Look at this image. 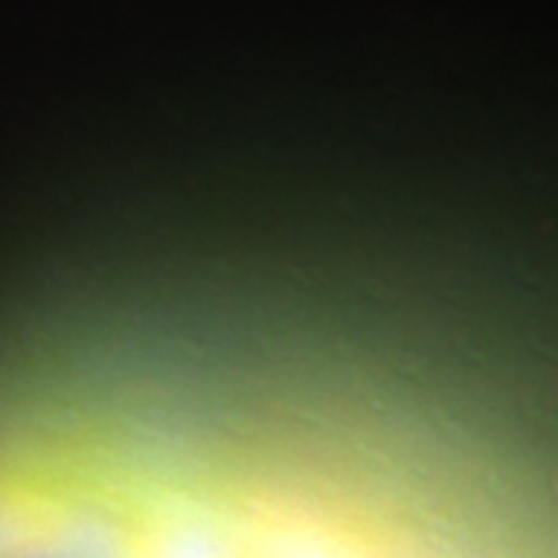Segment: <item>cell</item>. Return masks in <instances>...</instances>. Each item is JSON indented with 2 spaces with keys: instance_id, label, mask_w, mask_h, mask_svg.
I'll return each instance as SVG.
<instances>
[{
  "instance_id": "obj_1",
  "label": "cell",
  "mask_w": 558,
  "mask_h": 558,
  "mask_svg": "<svg viewBox=\"0 0 558 558\" xmlns=\"http://www.w3.org/2000/svg\"><path fill=\"white\" fill-rule=\"evenodd\" d=\"M13 558H69V556H60V553H47V549H35V553H20V556Z\"/></svg>"
}]
</instances>
